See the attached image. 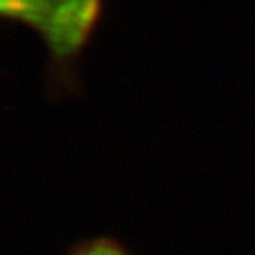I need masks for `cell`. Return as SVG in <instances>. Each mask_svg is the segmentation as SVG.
<instances>
[{
    "mask_svg": "<svg viewBox=\"0 0 255 255\" xmlns=\"http://www.w3.org/2000/svg\"><path fill=\"white\" fill-rule=\"evenodd\" d=\"M69 255H133L131 252H128L123 245H119L114 239L108 238H98L80 243L78 247L73 248Z\"/></svg>",
    "mask_w": 255,
    "mask_h": 255,
    "instance_id": "7a4b0ae2",
    "label": "cell"
},
{
    "mask_svg": "<svg viewBox=\"0 0 255 255\" xmlns=\"http://www.w3.org/2000/svg\"><path fill=\"white\" fill-rule=\"evenodd\" d=\"M101 0H0L5 20L34 30L59 69L71 68L101 20Z\"/></svg>",
    "mask_w": 255,
    "mask_h": 255,
    "instance_id": "6da1fadb",
    "label": "cell"
}]
</instances>
